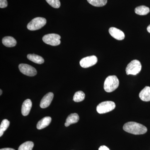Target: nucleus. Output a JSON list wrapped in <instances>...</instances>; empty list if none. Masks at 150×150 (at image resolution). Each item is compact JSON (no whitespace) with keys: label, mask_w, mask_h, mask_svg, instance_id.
<instances>
[{"label":"nucleus","mask_w":150,"mask_h":150,"mask_svg":"<svg viewBox=\"0 0 150 150\" xmlns=\"http://www.w3.org/2000/svg\"><path fill=\"white\" fill-rule=\"evenodd\" d=\"M124 131L134 135H142L146 134L147 129L146 126L135 122H127L123 126Z\"/></svg>","instance_id":"f257e3e1"},{"label":"nucleus","mask_w":150,"mask_h":150,"mask_svg":"<svg viewBox=\"0 0 150 150\" xmlns=\"http://www.w3.org/2000/svg\"><path fill=\"white\" fill-rule=\"evenodd\" d=\"M119 85V80L116 76H108L105 81L104 90L107 92H112L118 88Z\"/></svg>","instance_id":"f03ea898"},{"label":"nucleus","mask_w":150,"mask_h":150,"mask_svg":"<svg viewBox=\"0 0 150 150\" xmlns=\"http://www.w3.org/2000/svg\"><path fill=\"white\" fill-rule=\"evenodd\" d=\"M142 68V64L139 61L137 60H133L126 67V74L127 75H137L141 71Z\"/></svg>","instance_id":"7ed1b4c3"},{"label":"nucleus","mask_w":150,"mask_h":150,"mask_svg":"<svg viewBox=\"0 0 150 150\" xmlns=\"http://www.w3.org/2000/svg\"><path fill=\"white\" fill-rule=\"evenodd\" d=\"M46 23V20L42 17L35 18L30 22L27 25V28L30 30H39L43 27Z\"/></svg>","instance_id":"20e7f679"},{"label":"nucleus","mask_w":150,"mask_h":150,"mask_svg":"<svg viewBox=\"0 0 150 150\" xmlns=\"http://www.w3.org/2000/svg\"><path fill=\"white\" fill-rule=\"evenodd\" d=\"M115 107V103L111 101H105L99 103L96 108V110L100 114L110 112Z\"/></svg>","instance_id":"39448f33"},{"label":"nucleus","mask_w":150,"mask_h":150,"mask_svg":"<svg viewBox=\"0 0 150 150\" xmlns=\"http://www.w3.org/2000/svg\"><path fill=\"white\" fill-rule=\"evenodd\" d=\"M60 35L55 33H51L44 35L43 37V42L46 44L52 46H57L61 43Z\"/></svg>","instance_id":"423d86ee"},{"label":"nucleus","mask_w":150,"mask_h":150,"mask_svg":"<svg viewBox=\"0 0 150 150\" xmlns=\"http://www.w3.org/2000/svg\"><path fill=\"white\" fill-rule=\"evenodd\" d=\"M18 68L21 73L28 76H34L37 74L36 69L30 65L21 64L19 65Z\"/></svg>","instance_id":"0eeeda50"},{"label":"nucleus","mask_w":150,"mask_h":150,"mask_svg":"<svg viewBox=\"0 0 150 150\" xmlns=\"http://www.w3.org/2000/svg\"><path fill=\"white\" fill-rule=\"evenodd\" d=\"M97 62V58L95 56H87L81 60L80 64L82 68H87L95 65Z\"/></svg>","instance_id":"6e6552de"},{"label":"nucleus","mask_w":150,"mask_h":150,"mask_svg":"<svg viewBox=\"0 0 150 150\" xmlns=\"http://www.w3.org/2000/svg\"><path fill=\"white\" fill-rule=\"evenodd\" d=\"M54 96V95L53 93L49 92L46 94L40 101V107L43 108L48 107L53 100Z\"/></svg>","instance_id":"1a4fd4ad"},{"label":"nucleus","mask_w":150,"mask_h":150,"mask_svg":"<svg viewBox=\"0 0 150 150\" xmlns=\"http://www.w3.org/2000/svg\"><path fill=\"white\" fill-rule=\"evenodd\" d=\"M109 33L116 40H122L125 38V34L123 31L115 27H111L109 29Z\"/></svg>","instance_id":"9d476101"},{"label":"nucleus","mask_w":150,"mask_h":150,"mask_svg":"<svg viewBox=\"0 0 150 150\" xmlns=\"http://www.w3.org/2000/svg\"><path fill=\"white\" fill-rule=\"evenodd\" d=\"M32 106V102L30 99H28L25 100L21 108V113L23 116H27L29 114Z\"/></svg>","instance_id":"9b49d317"},{"label":"nucleus","mask_w":150,"mask_h":150,"mask_svg":"<svg viewBox=\"0 0 150 150\" xmlns=\"http://www.w3.org/2000/svg\"><path fill=\"white\" fill-rule=\"evenodd\" d=\"M140 99L143 101H150V87L146 86L140 92L139 95Z\"/></svg>","instance_id":"f8f14e48"},{"label":"nucleus","mask_w":150,"mask_h":150,"mask_svg":"<svg viewBox=\"0 0 150 150\" xmlns=\"http://www.w3.org/2000/svg\"><path fill=\"white\" fill-rule=\"evenodd\" d=\"M79 120V117L77 113H71L67 117L66 123H65V126L66 127H68L71 124L77 123Z\"/></svg>","instance_id":"ddd939ff"},{"label":"nucleus","mask_w":150,"mask_h":150,"mask_svg":"<svg viewBox=\"0 0 150 150\" xmlns=\"http://www.w3.org/2000/svg\"><path fill=\"white\" fill-rule=\"evenodd\" d=\"M51 121V117L46 116L42 118L40 121H38L37 124V129L38 130L44 129L50 124Z\"/></svg>","instance_id":"4468645a"},{"label":"nucleus","mask_w":150,"mask_h":150,"mask_svg":"<svg viewBox=\"0 0 150 150\" xmlns=\"http://www.w3.org/2000/svg\"><path fill=\"white\" fill-rule=\"evenodd\" d=\"M3 44L6 47H13L16 46V40L11 36H6L2 39Z\"/></svg>","instance_id":"2eb2a0df"},{"label":"nucleus","mask_w":150,"mask_h":150,"mask_svg":"<svg viewBox=\"0 0 150 150\" xmlns=\"http://www.w3.org/2000/svg\"><path fill=\"white\" fill-rule=\"evenodd\" d=\"M27 58L30 61L34 62L35 64H43L44 62V59L41 56L34 54H29L27 55Z\"/></svg>","instance_id":"dca6fc26"},{"label":"nucleus","mask_w":150,"mask_h":150,"mask_svg":"<svg viewBox=\"0 0 150 150\" xmlns=\"http://www.w3.org/2000/svg\"><path fill=\"white\" fill-rule=\"evenodd\" d=\"M135 12L136 13L139 15H146L150 12V9L146 6H141L136 8Z\"/></svg>","instance_id":"f3484780"},{"label":"nucleus","mask_w":150,"mask_h":150,"mask_svg":"<svg viewBox=\"0 0 150 150\" xmlns=\"http://www.w3.org/2000/svg\"><path fill=\"white\" fill-rule=\"evenodd\" d=\"M90 4L96 7H102L105 6L107 3V0H87Z\"/></svg>","instance_id":"a211bd4d"},{"label":"nucleus","mask_w":150,"mask_h":150,"mask_svg":"<svg viewBox=\"0 0 150 150\" xmlns=\"http://www.w3.org/2000/svg\"><path fill=\"white\" fill-rule=\"evenodd\" d=\"M85 98V94L82 91L76 92L73 97V100L76 102H80L83 101Z\"/></svg>","instance_id":"6ab92c4d"},{"label":"nucleus","mask_w":150,"mask_h":150,"mask_svg":"<svg viewBox=\"0 0 150 150\" xmlns=\"http://www.w3.org/2000/svg\"><path fill=\"white\" fill-rule=\"evenodd\" d=\"M34 146L33 142L28 141L22 144L19 147L18 150H32Z\"/></svg>","instance_id":"aec40b11"},{"label":"nucleus","mask_w":150,"mask_h":150,"mask_svg":"<svg viewBox=\"0 0 150 150\" xmlns=\"http://www.w3.org/2000/svg\"><path fill=\"white\" fill-rule=\"evenodd\" d=\"M10 125V122L7 119H4L2 121L0 126V137H1L4 132L8 128Z\"/></svg>","instance_id":"412c9836"},{"label":"nucleus","mask_w":150,"mask_h":150,"mask_svg":"<svg viewBox=\"0 0 150 150\" xmlns=\"http://www.w3.org/2000/svg\"><path fill=\"white\" fill-rule=\"evenodd\" d=\"M46 2L52 7L58 8L61 6V3L59 0H46Z\"/></svg>","instance_id":"4be33fe9"},{"label":"nucleus","mask_w":150,"mask_h":150,"mask_svg":"<svg viewBox=\"0 0 150 150\" xmlns=\"http://www.w3.org/2000/svg\"><path fill=\"white\" fill-rule=\"evenodd\" d=\"M8 6V2L7 0H0V8H5Z\"/></svg>","instance_id":"5701e85b"},{"label":"nucleus","mask_w":150,"mask_h":150,"mask_svg":"<svg viewBox=\"0 0 150 150\" xmlns=\"http://www.w3.org/2000/svg\"><path fill=\"white\" fill-rule=\"evenodd\" d=\"M98 150H110V149L106 146H102L100 147Z\"/></svg>","instance_id":"b1692460"},{"label":"nucleus","mask_w":150,"mask_h":150,"mask_svg":"<svg viewBox=\"0 0 150 150\" xmlns=\"http://www.w3.org/2000/svg\"><path fill=\"white\" fill-rule=\"evenodd\" d=\"M0 150H15L14 149H12V148H4V149H1Z\"/></svg>","instance_id":"393cba45"},{"label":"nucleus","mask_w":150,"mask_h":150,"mask_svg":"<svg viewBox=\"0 0 150 150\" xmlns=\"http://www.w3.org/2000/svg\"><path fill=\"white\" fill-rule=\"evenodd\" d=\"M147 31L149 33H150V25L148 26L147 28Z\"/></svg>","instance_id":"a878e982"},{"label":"nucleus","mask_w":150,"mask_h":150,"mask_svg":"<svg viewBox=\"0 0 150 150\" xmlns=\"http://www.w3.org/2000/svg\"><path fill=\"white\" fill-rule=\"evenodd\" d=\"M0 92H1V93H0V95H1L2 93V90H0Z\"/></svg>","instance_id":"bb28decb"}]
</instances>
